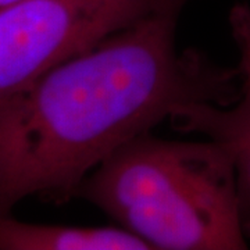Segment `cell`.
Returning <instances> with one entry per match:
<instances>
[{
    "label": "cell",
    "instance_id": "obj_1",
    "mask_svg": "<svg viewBox=\"0 0 250 250\" xmlns=\"http://www.w3.org/2000/svg\"><path fill=\"white\" fill-rule=\"evenodd\" d=\"M177 4L0 98V213L31 196L67 203L118 146L193 102L231 106L239 70L178 49Z\"/></svg>",
    "mask_w": 250,
    "mask_h": 250
},
{
    "label": "cell",
    "instance_id": "obj_2",
    "mask_svg": "<svg viewBox=\"0 0 250 250\" xmlns=\"http://www.w3.org/2000/svg\"><path fill=\"white\" fill-rule=\"evenodd\" d=\"M156 250L248 249L232 159L220 143L138 135L77 189Z\"/></svg>",
    "mask_w": 250,
    "mask_h": 250
},
{
    "label": "cell",
    "instance_id": "obj_3",
    "mask_svg": "<svg viewBox=\"0 0 250 250\" xmlns=\"http://www.w3.org/2000/svg\"><path fill=\"white\" fill-rule=\"evenodd\" d=\"M189 0H21L0 9V98L108 36Z\"/></svg>",
    "mask_w": 250,
    "mask_h": 250
},
{
    "label": "cell",
    "instance_id": "obj_4",
    "mask_svg": "<svg viewBox=\"0 0 250 250\" xmlns=\"http://www.w3.org/2000/svg\"><path fill=\"white\" fill-rule=\"evenodd\" d=\"M168 121L182 132H197L220 143L232 159L242 214L250 235V90L231 106L185 103L171 113Z\"/></svg>",
    "mask_w": 250,
    "mask_h": 250
},
{
    "label": "cell",
    "instance_id": "obj_5",
    "mask_svg": "<svg viewBox=\"0 0 250 250\" xmlns=\"http://www.w3.org/2000/svg\"><path fill=\"white\" fill-rule=\"evenodd\" d=\"M0 250H150L121 227H68L0 213Z\"/></svg>",
    "mask_w": 250,
    "mask_h": 250
},
{
    "label": "cell",
    "instance_id": "obj_6",
    "mask_svg": "<svg viewBox=\"0 0 250 250\" xmlns=\"http://www.w3.org/2000/svg\"><path fill=\"white\" fill-rule=\"evenodd\" d=\"M231 36L239 53L238 70L242 89L250 90V7L246 3L235 4L229 11Z\"/></svg>",
    "mask_w": 250,
    "mask_h": 250
},
{
    "label": "cell",
    "instance_id": "obj_7",
    "mask_svg": "<svg viewBox=\"0 0 250 250\" xmlns=\"http://www.w3.org/2000/svg\"><path fill=\"white\" fill-rule=\"evenodd\" d=\"M17 1H21V0H0V9H3V7H7L10 4H14V3H17Z\"/></svg>",
    "mask_w": 250,
    "mask_h": 250
}]
</instances>
